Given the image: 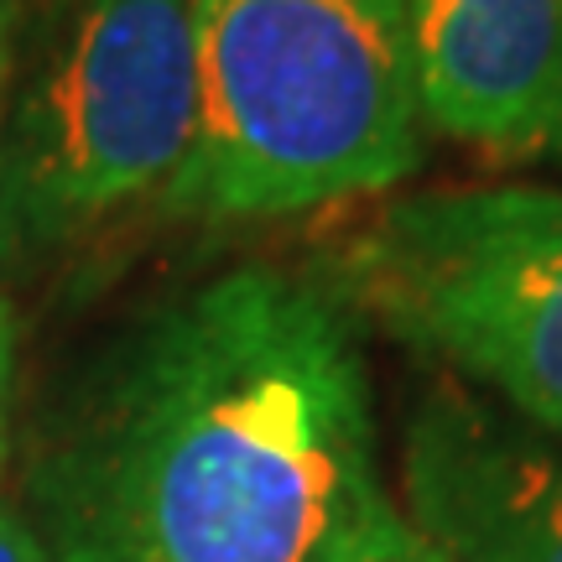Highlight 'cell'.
<instances>
[{
    "instance_id": "cell-1",
    "label": "cell",
    "mask_w": 562,
    "mask_h": 562,
    "mask_svg": "<svg viewBox=\"0 0 562 562\" xmlns=\"http://www.w3.org/2000/svg\"><path fill=\"white\" fill-rule=\"evenodd\" d=\"M381 490L355 307L271 261L140 307L26 453L47 562H323Z\"/></svg>"
},
{
    "instance_id": "cell-2",
    "label": "cell",
    "mask_w": 562,
    "mask_h": 562,
    "mask_svg": "<svg viewBox=\"0 0 562 562\" xmlns=\"http://www.w3.org/2000/svg\"><path fill=\"white\" fill-rule=\"evenodd\" d=\"M422 161L406 0H193V140L161 209L292 220Z\"/></svg>"
},
{
    "instance_id": "cell-3",
    "label": "cell",
    "mask_w": 562,
    "mask_h": 562,
    "mask_svg": "<svg viewBox=\"0 0 562 562\" xmlns=\"http://www.w3.org/2000/svg\"><path fill=\"white\" fill-rule=\"evenodd\" d=\"M193 140V0H21L0 115V271L161 203Z\"/></svg>"
},
{
    "instance_id": "cell-4",
    "label": "cell",
    "mask_w": 562,
    "mask_h": 562,
    "mask_svg": "<svg viewBox=\"0 0 562 562\" xmlns=\"http://www.w3.org/2000/svg\"><path fill=\"white\" fill-rule=\"evenodd\" d=\"M328 281L355 318L562 438V188L396 199L344 245Z\"/></svg>"
},
{
    "instance_id": "cell-5",
    "label": "cell",
    "mask_w": 562,
    "mask_h": 562,
    "mask_svg": "<svg viewBox=\"0 0 562 562\" xmlns=\"http://www.w3.org/2000/svg\"><path fill=\"white\" fill-rule=\"evenodd\" d=\"M396 505L453 562H562V442L432 381L406 412Z\"/></svg>"
},
{
    "instance_id": "cell-6",
    "label": "cell",
    "mask_w": 562,
    "mask_h": 562,
    "mask_svg": "<svg viewBox=\"0 0 562 562\" xmlns=\"http://www.w3.org/2000/svg\"><path fill=\"white\" fill-rule=\"evenodd\" d=\"M422 125L490 151H562V0H406Z\"/></svg>"
},
{
    "instance_id": "cell-7",
    "label": "cell",
    "mask_w": 562,
    "mask_h": 562,
    "mask_svg": "<svg viewBox=\"0 0 562 562\" xmlns=\"http://www.w3.org/2000/svg\"><path fill=\"white\" fill-rule=\"evenodd\" d=\"M323 562H453V558H448L432 537H422L417 526L406 521V510L396 505L391 490H381V495L349 521V531H344L339 542L328 547Z\"/></svg>"
},
{
    "instance_id": "cell-8",
    "label": "cell",
    "mask_w": 562,
    "mask_h": 562,
    "mask_svg": "<svg viewBox=\"0 0 562 562\" xmlns=\"http://www.w3.org/2000/svg\"><path fill=\"white\" fill-rule=\"evenodd\" d=\"M11 391H16V318L0 297V463H5V442H11Z\"/></svg>"
},
{
    "instance_id": "cell-9",
    "label": "cell",
    "mask_w": 562,
    "mask_h": 562,
    "mask_svg": "<svg viewBox=\"0 0 562 562\" xmlns=\"http://www.w3.org/2000/svg\"><path fill=\"white\" fill-rule=\"evenodd\" d=\"M0 562H47L32 521H26L5 495H0Z\"/></svg>"
},
{
    "instance_id": "cell-10",
    "label": "cell",
    "mask_w": 562,
    "mask_h": 562,
    "mask_svg": "<svg viewBox=\"0 0 562 562\" xmlns=\"http://www.w3.org/2000/svg\"><path fill=\"white\" fill-rule=\"evenodd\" d=\"M16 32H21V0H0V115H5V89H11Z\"/></svg>"
}]
</instances>
